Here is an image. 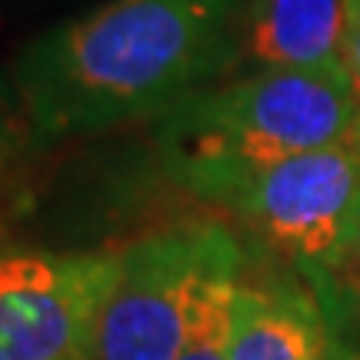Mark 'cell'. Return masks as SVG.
Returning a JSON list of instances; mask_svg holds the SVG:
<instances>
[{
  "label": "cell",
  "mask_w": 360,
  "mask_h": 360,
  "mask_svg": "<svg viewBox=\"0 0 360 360\" xmlns=\"http://www.w3.org/2000/svg\"><path fill=\"white\" fill-rule=\"evenodd\" d=\"M240 0H101L17 53L30 137L97 134L164 117L240 53Z\"/></svg>",
  "instance_id": "obj_1"
},
{
  "label": "cell",
  "mask_w": 360,
  "mask_h": 360,
  "mask_svg": "<svg viewBox=\"0 0 360 360\" xmlns=\"http://www.w3.org/2000/svg\"><path fill=\"white\" fill-rule=\"evenodd\" d=\"M174 177L207 200L231 193L287 157L354 141L360 87L340 60L317 67H257L207 87L157 117Z\"/></svg>",
  "instance_id": "obj_2"
},
{
  "label": "cell",
  "mask_w": 360,
  "mask_h": 360,
  "mask_svg": "<svg viewBox=\"0 0 360 360\" xmlns=\"http://www.w3.org/2000/svg\"><path fill=\"white\" fill-rule=\"evenodd\" d=\"M227 207L270 254L323 274L360 220V141L287 157L244 180Z\"/></svg>",
  "instance_id": "obj_3"
},
{
  "label": "cell",
  "mask_w": 360,
  "mask_h": 360,
  "mask_svg": "<svg viewBox=\"0 0 360 360\" xmlns=\"http://www.w3.org/2000/svg\"><path fill=\"white\" fill-rule=\"evenodd\" d=\"M227 237L220 224L150 233L117 260L90 360H177L197 281Z\"/></svg>",
  "instance_id": "obj_4"
},
{
  "label": "cell",
  "mask_w": 360,
  "mask_h": 360,
  "mask_svg": "<svg viewBox=\"0 0 360 360\" xmlns=\"http://www.w3.org/2000/svg\"><path fill=\"white\" fill-rule=\"evenodd\" d=\"M120 254H4L0 360H90Z\"/></svg>",
  "instance_id": "obj_5"
},
{
  "label": "cell",
  "mask_w": 360,
  "mask_h": 360,
  "mask_svg": "<svg viewBox=\"0 0 360 360\" xmlns=\"http://www.w3.org/2000/svg\"><path fill=\"white\" fill-rule=\"evenodd\" d=\"M231 360H337L323 310L294 287L237 283Z\"/></svg>",
  "instance_id": "obj_6"
},
{
  "label": "cell",
  "mask_w": 360,
  "mask_h": 360,
  "mask_svg": "<svg viewBox=\"0 0 360 360\" xmlns=\"http://www.w3.org/2000/svg\"><path fill=\"white\" fill-rule=\"evenodd\" d=\"M347 0H247L240 51L257 67H317L340 60Z\"/></svg>",
  "instance_id": "obj_7"
},
{
  "label": "cell",
  "mask_w": 360,
  "mask_h": 360,
  "mask_svg": "<svg viewBox=\"0 0 360 360\" xmlns=\"http://www.w3.org/2000/svg\"><path fill=\"white\" fill-rule=\"evenodd\" d=\"M237 283H240V244L227 231L197 281L187 337L177 360H231V314Z\"/></svg>",
  "instance_id": "obj_8"
},
{
  "label": "cell",
  "mask_w": 360,
  "mask_h": 360,
  "mask_svg": "<svg viewBox=\"0 0 360 360\" xmlns=\"http://www.w3.org/2000/svg\"><path fill=\"white\" fill-rule=\"evenodd\" d=\"M317 277L323 281L327 294L337 300V307L360 323V220L344 250L337 254V260Z\"/></svg>",
  "instance_id": "obj_9"
},
{
  "label": "cell",
  "mask_w": 360,
  "mask_h": 360,
  "mask_svg": "<svg viewBox=\"0 0 360 360\" xmlns=\"http://www.w3.org/2000/svg\"><path fill=\"white\" fill-rule=\"evenodd\" d=\"M20 137H30V124H27L24 103H20V94L13 87V77H4V74H0V167H4V160L17 150Z\"/></svg>",
  "instance_id": "obj_10"
},
{
  "label": "cell",
  "mask_w": 360,
  "mask_h": 360,
  "mask_svg": "<svg viewBox=\"0 0 360 360\" xmlns=\"http://www.w3.org/2000/svg\"><path fill=\"white\" fill-rule=\"evenodd\" d=\"M340 64L350 70V77L360 87V0H347V27L340 44Z\"/></svg>",
  "instance_id": "obj_11"
},
{
  "label": "cell",
  "mask_w": 360,
  "mask_h": 360,
  "mask_svg": "<svg viewBox=\"0 0 360 360\" xmlns=\"http://www.w3.org/2000/svg\"><path fill=\"white\" fill-rule=\"evenodd\" d=\"M80 4H87V0H0V24L11 17H27V13L37 11H77Z\"/></svg>",
  "instance_id": "obj_12"
},
{
  "label": "cell",
  "mask_w": 360,
  "mask_h": 360,
  "mask_svg": "<svg viewBox=\"0 0 360 360\" xmlns=\"http://www.w3.org/2000/svg\"><path fill=\"white\" fill-rule=\"evenodd\" d=\"M337 360H360V354H347V350L337 347Z\"/></svg>",
  "instance_id": "obj_13"
},
{
  "label": "cell",
  "mask_w": 360,
  "mask_h": 360,
  "mask_svg": "<svg viewBox=\"0 0 360 360\" xmlns=\"http://www.w3.org/2000/svg\"><path fill=\"white\" fill-rule=\"evenodd\" d=\"M357 141H360V134H357Z\"/></svg>",
  "instance_id": "obj_14"
}]
</instances>
